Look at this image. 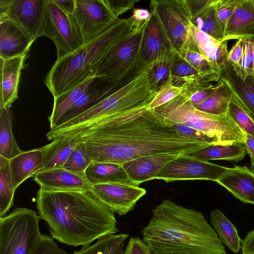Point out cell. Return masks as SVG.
<instances>
[{"mask_svg":"<svg viewBox=\"0 0 254 254\" xmlns=\"http://www.w3.org/2000/svg\"><path fill=\"white\" fill-rule=\"evenodd\" d=\"M76 134L92 161L121 165L155 154L188 155L210 145L181 133L148 107L105 118Z\"/></svg>","mask_w":254,"mask_h":254,"instance_id":"cell-1","label":"cell"},{"mask_svg":"<svg viewBox=\"0 0 254 254\" xmlns=\"http://www.w3.org/2000/svg\"><path fill=\"white\" fill-rule=\"evenodd\" d=\"M35 200L40 219L48 224L51 236L60 243L84 246L118 232L114 213L90 190L39 189Z\"/></svg>","mask_w":254,"mask_h":254,"instance_id":"cell-2","label":"cell"},{"mask_svg":"<svg viewBox=\"0 0 254 254\" xmlns=\"http://www.w3.org/2000/svg\"><path fill=\"white\" fill-rule=\"evenodd\" d=\"M152 213L141 234L154 254H227L200 212L165 200Z\"/></svg>","mask_w":254,"mask_h":254,"instance_id":"cell-3","label":"cell"},{"mask_svg":"<svg viewBox=\"0 0 254 254\" xmlns=\"http://www.w3.org/2000/svg\"><path fill=\"white\" fill-rule=\"evenodd\" d=\"M138 26L130 18H118L98 36L60 60L47 74L45 85L54 98L94 76V68L115 45Z\"/></svg>","mask_w":254,"mask_h":254,"instance_id":"cell-4","label":"cell"},{"mask_svg":"<svg viewBox=\"0 0 254 254\" xmlns=\"http://www.w3.org/2000/svg\"><path fill=\"white\" fill-rule=\"evenodd\" d=\"M151 110L167 120L215 137L221 144L244 142L245 133L228 114L216 116L203 112L183 92L169 102Z\"/></svg>","mask_w":254,"mask_h":254,"instance_id":"cell-5","label":"cell"},{"mask_svg":"<svg viewBox=\"0 0 254 254\" xmlns=\"http://www.w3.org/2000/svg\"><path fill=\"white\" fill-rule=\"evenodd\" d=\"M40 219L35 211L22 207L0 217V254H30L42 235Z\"/></svg>","mask_w":254,"mask_h":254,"instance_id":"cell-6","label":"cell"},{"mask_svg":"<svg viewBox=\"0 0 254 254\" xmlns=\"http://www.w3.org/2000/svg\"><path fill=\"white\" fill-rule=\"evenodd\" d=\"M150 9L156 15L175 52L184 46L190 34L191 15L185 0H152Z\"/></svg>","mask_w":254,"mask_h":254,"instance_id":"cell-7","label":"cell"},{"mask_svg":"<svg viewBox=\"0 0 254 254\" xmlns=\"http://www.w3.org/2000/svg\"><path fill=\"white\" fill-rule=\"evenodd\" d=\"M43 36L54 43L60 60L73 52L82 45L70 18L54 0H46L44 22Z\"/></svg>","mask_w":254,"mask_h":254,"instance_id":"cell-8","label":"cell"},{"mask_svg":"<svg viewBox=\"0 0 254 254\" xmlns=\"http://www.w3.org/2000/svg\"><path fill=\"white\" fill-rule=\"evenodd\" d=\"M69 17L83 45L116 20L104 0H75L74 10Z\"/></svg>","mask_w":254,"mask_h":254,"instance_id":"cell-9","label":"cell"},{"mask_svg":"<svg viewBox=\"0 0 254 254\" xmlns=\"http://www.w3.org/2000/svg\"><path fill=\"white\" fill-rule=\"evenodd\" d=\"M227 167L182 155L167 164L154 179L166 182L176 181L204 180L216 182Z\"/></svg>","mask_w":254,"mask_h":254,"instance_id":"cell-10","label":"cell"},{"mask_svg":"<svg viewBox=\"0 0 254 254\" xmlns=\"http://www.w3.org/2000/svg\"><path fill=\"white\" fill-rule=\"evenodd\" d=\"M90 191L102 203L119 215L132 210L146 190L133 184H106L92 185Z\"/></svg>","mask_w":254,"mask_h":254,"instance_id":"cell-11","label":"cell"},{"mask_svg":"<svg viewBox=\"0 0 254 254\" xmlns=\"http://www.w3.org/2000/svg\"><path fill=\"white\" fill-rule=\"evenodd\" d=\"M150 12L151 16L144 30L139 53L141 62L147 66L165 61L176 53L157 16L152 10Z\"/></svg>","mask_w":254,"mask_h":254,"instance_id":"cell-12","label":"cell"},{"mask_svg":"<svg viewBox=\"0 0 254 254\" xmlns=\"http://www.w3.org/2000/svg\"><path fill=\"white\" fill-rule=\"evenodd\" d=\"M46 0H11L0 21L8 19L20 26L36 39L43 36Z\"/></svg>","mask_w":254,"mask_h":254,"instance_id":"cell-13","label":"cell"},{"mask_svg":"<svg viewBox=\"0 0 254 254\" xmlns=\"http://www.w3.org/2000/svg\"><path fill=\"white\" fill-rule=\"evenodd\" d=\"M33 180L45 191L71 190H90L91 185L85 176L69 171L63 167L39 171Z\"/></svg>","mask_w":254,"mask_h":254,"instance_id":"cell-14","label":"cell"},{"mask_svg":"<svg viewBox=\"0 0 254 254\" xmlns=\"http://www.w3.org/2000/svg\"><path fill=\"white\" fill-rule=\"evenodd\" d=\"M180 155L163 153L141 157L124 163L122 166L133 185L154 180L158 173L169 163Z\"/></svg>","mask_w":254,"mask_h":254,"instance_id":"cell-15","label":"cell"},{"mask_svg":"<svg viewBox=\"0 0 254 254\" xmlns=\"http://www.w3.org/2000/svg\"><path fill=\"white\" fill-rule=\"evenodd\" d=\"M36 39L8 19L0 21V59L26 56Z\"/></svg>","mask_w":254,"mask_h":254,"instance_id":"cell-16","label":"cell"},{"mask_svg":"<svg viewBox=\"0 0 254 254\" xmlns=\"http://www.w3.org/2000/svg\"><path fill=\"white\" fill-rule=\"evenodd\" d=\"M127 85L123 82H109L96 76L77 101L61 118L56 127L81 114Z\"/></svg>","mask_w":254,"mask_h":254,"instance_id":"cell-17","label":"cell"},{"mask_svg":"<svg viewBox=\"0 0 254 254\" xmlns=\"http://www.w3.org/2000/svg\"><path fill=\"white\" fill-rule=\"evenodd\" d=\"M216 183L242 202L254 205V172L247 166L227 168Z\"/></svg>","mask_w":254,"mask_h":254,"instance_id":"cell-18","label":"cell"},{"mask_svg":"<svg viewBox=\"0 0 254 254\" xmlns=\"http://www.w3.org/2000/svg\"><path fill=\"white\" fill-rule=\"evenodd\" d=\"M25 56L0 59V109L10 108L18 98L21 71Z\"/></svg>","mask_w":254,"mask_h":254,"instance_id":"cell-19","label":"cell"},{"mask_svg":"<svg viewBox=\"0 0 254 254\" xmlns=\"http://www.w3.org/2000/svg\"><path fill=\"white\" fill-rule=\"evenodd\" d=\"M254 37V0H240L227 23L223 41Z\"/></svg>","mask_w":254,"mask_h":254,"instance_id":"cell-20","label":"cell"},{"mask_svg":"<svg viewBox=\"0 0 254 254\" xmlns=\"http://www.w3.org/2000/svg\"><path fill=\"white\" fill-rule=\"evenodd\" d=\"M189 36L197 51L221 72L226 63L229 52L227 41L219 42L191 23Z\"/></svg>","mask_w":254,"mask_h":254,"instance_id":"cell-21","label":"cell"},{"mask_svg":"<svg viewBox=\"0 0 254 254\" xmlns=\"http://www.w3.org/2000/svg\"><path fill=\"white\" fill-rule=\"evenodd\" d=\"M43 147L20 154L9 160L13 185L15 190L26 179L39 171L43 162Z\"/></svg>","mask_w":254,"mask_h":254,"instance_id":"cell-22","label":"cell"},{"mask_svg":"<svg viewBox=\"0 0 254 254\" xmlns=\"http://www.w3.org/2000/svg\"><path fill=\"white\" fill-rule=\"evenodd\" d=\"M170 77L174 85L184 89L198 85L218 81L192 66L177 53L172 59Z\"/></svg>","mask_w":254,"mask_h":254,"instance_id":"cell-23","label":"cell"},{"mask_svg":"<svg viewBox=\"0 0 254 254\" xmlns=\"http://www.w3.org/2000/svg\"><path fill=\"white\" fill-rule=\"evenodd\" d=\"M53 140L43 146L44 157L39 171L62 167L73 149L81 141L77 134L60 136Z\"/></svg>","mask_w":254,"mask_h":254,"instance_id":"cell-24","label":"cell"},{"mask_svg":"<svg viewBox=\"0 0 254 254\" xmlns=\"http://www.w3.org/2000/svg\"><path fill=\"white\" fill-rule=\"evenodd\" d=\"M85 176L91 185L132 184L123 166L114 163L92 161L85 170Z\"/></svg>","mask_w":254,"mask_h":254,"instance_id":"cell-25","label":"cell"},{"mask_svg":"<svg viewBox=\"0 0 254 254\" xmlns=\"http://www.w3.org/2000/svg\"><path fill=\"white\" fill-rule=\"evenodd\" d=\"M221 78L230 85L233 95L254 120V76L241 80L234 70L226 64L221 70Z\"/></svg>","mask_w":254,"mask_h":254,"instance_id":"cell-26","label":"cell"},{"mask_svg":"<svg viewBox=\"0 0 254 254\" xmlns=\"http://www.w3.org/2000/svg\"><path fill=\"white\" fill-rule=\"evenodd\" d=\"M215 1L203 0L200 7L191 15V23L199 30L222 42L225 29L217 17Z\"/></svg>","mask_w":254,"mask_h":254,"instance_id":"cell-27","label":"cell"},{"mask_svg":"<svg viewBox=\"0 0 254 254\" xmlns=\"http://www.w3.org/2000/svg\"><path fill=\"white\" fill-rule=\"evenodd\" d=\"M246 153L243 143L233 142L228 144L208 145L187 155L205 161L224 160L238 163L244 159Z\"/></svg>","mask_w":254,"mask_h":254,"instance_id":"cell-28","label":"cell"},{"mask_svg":"<svg viewBox=\"0 0 254 254\" xmlns=\"http://www.w3.org/2000/svg\"><path fill=\"white\" fill-rule=\"evenodd\" d=\"M96 77L91 76L68 91L54 98L53 111L49 117L50 129L56 127L59 120L77 101Z\"/></svg>","mask_w":254,"mask_h":254,"instance_id":"cell-29","label":"cell"},{"mask_svg":"<svg viewBox=\"0 0 254 254\" xmlns=\"http://www.w3.org/2000/svg\"><path fill=\"white\" fill-rule=\"evenodd\" d=\"M210 217L211 223L221 243L233 252L238 253L241 249L243 240L236 227L218 209L211 211Z\"/></svg>","mask_w":254,"mask_h":254,"instance_id":"cell-30","label":"cell"},{"mask_svg":"<svg viewBox=\"0 0 254 254\" xmlns=\"http://www.w3.org/2000/svg\"><path fill=\"white\" fill-rule=\"evenodd\" d=\"M233 95L232 89L228 82L221 78L212 94L196 108L213 115H225L227 114Z\"/></svg>","mask_w":254,"mask_h":254,"instance_id":"cell-31","label":"cell"},{"mask_svg":"<svg viewBox=\"0 0 254 254\" xmlns=\"http://www.w3.org/2000/svg\"><path fill=\"white\" fill-rule=\"evenodd\" d=\"M13 115L9 108L0 109V156L9 160L20 154L12 130Z\"/></svg>","mask_w":254,"mask_h":254,"instance_id":"cell-32","label":"cell"},{"mask_svg":"<svg viewBox=\"0 0 254 254\" xmlns=\"http://www.w3.org/2000/svg\"><path fill=\"white\" fill-rule=\"evenodd\" d=\"M128 234H111L102 237L92 245L83 246L72 254H125Z\"/></svg>","mask_w":254,"mask_h":254,"instance_id":"cell-33","label":"cell"},{"mask_svg":"<svg viewBox=\"0 0 254 254\" xmlns=\"http://www.w3.org/2000/svg\"><path fill=\"white\" fill-rule=\"evenodd\" d=\"M176 53L200 72L214 77L218 81L221 79V71L197 51L190 37L181 49Z\"/></svg>","mask_w":254,"mask_h":254,"instance_id":"cell-34","label":"cell"},{"mask_svg":"<svg viewBox=\"0 0 254 254\" xmlns=\"http://www.w3.org/2000/svg\"><path fill=\"white\" fill-rule=\"evenodd\" d=\"M15 191L9 160L0 156V217L6 216L13 205Z\"/></svg>","mask_w":254,"mask_h":254,"instance_id":"cell-35","label":"cell"},{"mask_svg":"<svg viewBox=\"0 0 254 254\" xmlns=\"http://www.w3.org/2000/svg\"><path fill=\"white\" fill-rule=\"evenodd\" d=\"M173 57L148 66V80L151 89L154 92L157 93L160 88L169 79Z\"/></svg>","mask_w":254,"mask_h":254,"instance_id":"cell-36","label":"cell"},{"mask_svg":"<svg viewBox=\"0 0 254 254\" xmlns=\"http://www.w3.org/2000/svg\"><path fill=\"white\" fill-rule=\"evenodd\" d=\"M92 160L84 143L80 141L70 153L63 168L76 174L85 176V172Z\"/></svg>","mask_w":254,"mask_h":254,"instance_id":"cell-37","label":"cell"},{"mask_svg":"<svg viewBox=\"0 0 254 254\" xmlns=\"http://www.w3.org/2000/svg\"><path fill=\"white\" fill-rule=\"evenodd\" d=\"M227 114L245 134L254 137V120L233 95Z\"/></svg>","mask_w":254,"mask_h":254,"instance_id":"cell-38","label":"cell"},{"mask_svg":"<svg viewBox=\"0 0 254 254\" xmlns=\"http://www.w3.org/2000/svg\"><path fill=\"white\" fill-rule=\"evenodd\" d=\"M183 90V88L174 85L170 77L169 79L160 88L148 108L153 109L169 102L181 94Z\"/></svg>","mask_w":254,"mask_h":254,"instance_id":"cell-39","label":"cell"},{"mask_svg":"<svg viewBox=\"0 0 254 254\" xmlns=\"http://www.w3.org/2000/svg\"><path fill=\"white\" fill-rule=\"evenodd\" d=\"M216 88V84L207 83L183 90L191 103L197 108L209 97Z\"/></svg>","mask_w":254,"mask_h":254,"instance_id":"cell-40","label":"cell"},{"mask_svg":"<svg viewBox=\"0 0 254 254\" xmlns=\"http://www.w3.org/2000/svg\"><path fill=\"white\" fill-rule=\"evenodd\" d=\"M244 54L238 66L234 70L237 75L242 80L249 76H253L252 60L249 37L243 38Z\"/></svg>","mask_w":254,"mask_h":254,"instance_id":"cell-41","label":"cell"},{"mask_svg":"<svg viewBox=\"0 0 254 254\" xmlns=\"http://www.w3.org/2000/svg\"><path fill=\"white\" fill-rule=\"evenodd\" d=\"M240 0H216L215 10L220 23L225 27Z\"/></svg>","mask_w":254,"mask_h":254,"instance_id":"cell-42","label":"cell"},{"mask_svg":"<svg viewBox=\"0 0 254 254\" xmlns=\"http://www.w3.org/2000/svg\"><path fill=\"white\" fill-rule=\"evenodd\" d=\"M30 254H68L61 249L51 236L42 235Z\"/></svg>","mask_w":254,"mask_h":254,"instance_id":"cell-43","label":"cell"},{"mask_svg":"<svg viewBox=\"0 0 254 254\" xmlns=\"http://www.w3.org/2000/svg\"><path fill=\"white\" fill-rule=\"evenodd\" d=\"M108 8L111 10L115 18H119V16L134 8L138 0H104Z\"/></svg>","mask_w":254,"mask_h":254,"instance_id":"cell-44","label":"cell"},{"mask_svg":"<svg viewBox=\"0 0 254 254\" xmlns=\"http://www.w3.org/2000/svg\"><path fill=\"white\" fill-rule=\"evenodd\" d=\"M244 41L242 38L239 39L228 52L227 64L230 65L233 69L239 65L244 54Z\"/></svg>","mask_w":254,"mask_h":254,"instance_id":"cell-45","label":"cell"},{"mask_svg":"<svg viewBox=\"0 0 254 254\" xmlns=\"http://www.w3.org/2000/svg\"><path fill=\"white\" fill-rule=\"evenodd\" d=\"M125 254H154L148 245L138 237L131 238L125 249Z\"/></svg>","mask_w":254,"mask_h":254,"instance_id":"cell-46","label":"cell"},{"mask_svg":"<svg viewBox=\"0 0 254 254\" xmlns=\"http://www.w3.org/2000/svg\"><path fill=\"white\" fill-rule=\"evenodd\" d=\"M150 16V12L146 9L133 8L132 14L130 18L134 23L140 25L148 20Z\"/></svg>","mask_w":254,"mask_h":254,"instance_id":"cell-47","label":"cell"},{"mask_svg":"<svg viewBox=\"0 0 254 254\" xmlns=\"http://www.w3.org/2000/svg\"><path fill=\"white\" fill-rule=\"evenodd\" d=\"M242 254H254V230L248 233L242 243Z\"/></svg>","mask_w":254,"mask_h":254,"instance_id":"cell-48","label":"cell"},{"mask_svg":"<svg viewBox=\"0 0 254 254\" xmlns=\"http://www.w3.org/2000/svg\"><path fill=\"white\" fill-rule=\"evenodd\" d=\"M243 144L251 158V169L254 172V137L245 134Z\"/></svg>","mask_w":254,"mask_h":254,"instance_id":"cell-49","label":"cell"},{"mask_svg":"<svg viewBox=\"0 0 254 254\" xmlns=\"http://www.w3.org/2000/svg\"><path fill=\"white\" fill-rule=\"evenodd\" d=\"M56 3L65 13L70 15L75 8V0H54Z\"/></svg>","mask_w":254,"mask_h":254,"instance_id":"cell-50","label":"cell"},{"mask_svg":"<svg viewBox=\"0 0 254 254\" xmlns=\"http://www.w3.org/2000/svg\"><path fill=\"white\" fill-rule=\"evenodd\" d=\"M252 60L253 76H254V37H249Z\"/></svg>","mask_w":254,"mask_h":254,"instance_id":"cell-51","label":"cell"}]
</instances>
